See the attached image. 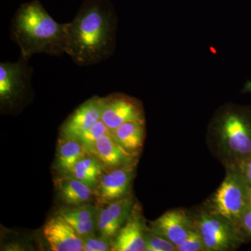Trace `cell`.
I'll return each mask as SVG.
<instances>
[{"mask_svg": "<svg viewBox=\"0 0 251 251\" xmlns=\"http://www.w3.org/2000/svg\"><path fill=\"white\" fill-rule=\"evenodd\" d=\"M117 29L116 12L109 0H85L66 23L65 54L79 66L103 62L115 52Z\"/></svg>", "mask_w": 251, "mask_h": 251, "instance_id": "obj_1", "label": "cell"}, {"mask_svg": "<svg viewBox=\"0 0 251 251\" xmlns=\"http://www.w3.org/2000/svg\"><path fill=\"white\" fill-rule=\"evenodd\" d=\"M239 229L244 237H251V209H246L241 218Z\"/></svg>", "mask_w": 251, "mask_h": 251, "instance_id": "obj_26", "label": "cell"}, {"mask_svg": "<svg viewBox=\"0 0 251 251\" xmlns=\"http://www.w3.org/2000/svg\"><path fill=\"white\" fill-rule=\"evenodd\" d=\"M103 98L93 97L81 104L62 126L64 138L77 140L81 134L101 120Z\"/></svg>", "mask_w": 251, "mask_h": 251, "instance_id": "obj_11", "label": "cell"}, {"mask_svg": "<svg viewBox=\"0 0 251 251\" xmlns=\"http://www.w3.org/2000/svg\"><path fill=\"white\" fill-rule=\"evenodd\" d=\"M133 165L115 168L101 176L94 191L99 204H108L127 196L134 175Z\"/></svg>", "mask_w": 251, "mask_h": 251, "instance_id": "obj_9", "label": "cell"}, {"mask_svg": "<svg viewBox=\"0 0 251 251\" xmlns=\"http://www.w3.org/2000/svg\"><path fill=\"white\" fill-rule=\"evenodd\" d=\"M28 62L21 56L17 62L0 64V100L3 105H12L30 90L33 69Z\"/></svg>", "mask_w": 251, "mask_h": 251, "instance_id": "obj_6", "label": "cell"}, {"mask_svg": "<svg viewBox=\"0 0 251 251\" xmlns=\"http://www.w3.org/2000/svg\"><path fill=\"white\" fill-rule=\"evenodd\" d=\"M44 236L52 251H83L82 238L59 215L51 218L46 222Z\"/></svg>", "mask_w": 251, "mask_h": 251, "instance_id": "obj_12", "label": "cell"}, {"mask_svg": "<svg viewBox=\"0 0 251 251\" xmlns=\"http://www.w3.org/2000/svg\"><path fill=\"white\" fill-rule=\"evenodd\" d=\"M149 229L157 235L166 238L176 246H181L194 227L192 217L182 209L170 210L150 223Z\"/></svg>", "mask_w": 251, "mask_h": 251, "instance_id": "obj_10", "label": "cell"}, {"mask_svg": "<svg viewBox=\"0 0 251 251\" xmlns=\"http://www.w3.org/2000/svg\"><path fill=\"white\" fill-rule=\"evenodd\" d=\"M81 237L92 235L97 229V218L85 222H68Z\"/></svg>", "mask_w": 251, "mask_h": 251, "instance_id": "obj_24", "label": "cell"}, {"mask_svg": "<svg viewBox=\"0 0 251 251\" xmlns=\"http://www.w3.org/2000/svg\"><path fill=\"white\" fill-rule=\"evenodd\" d=\"M110 131V129L105 126V124L101 120H100V121L94 124L91 128L84 132L82 134H81L77 138V140H78L83 145L87 153L90 154L91 150H92L97 140L100 136L106 134Z\"/></svg>", "mask_w": 251, "mask_h": 251, "instance_id": "obj_20", "label": "cell"}, {"mask_svg": "<svg viewBox=\"0 0 251 251\" xmlns=\"http://www.w3.org/2000/svg\"><path fill=\"white\" fill-rule=\"evenodd\" d=\"M10 34L21 57L29 60L36 54H65L66 23L57 22L39 0L19 6L11 21Z\"/></svg>", "mask_w": 251, "mask_h": 251, "instance_id": "obj_2", "label": "cell"}, {"mask_svg": "<svg viewBox=\"0 0 251 251\" xmlns=\"http://www.w3.org/2000/svg\"><path fill=\"white\" fill-rule=\"evenodd\" d=\"M176 247L171 241L153 233L148 227L146 235V251H175Z\"/></svg>", "mask_w": 251, "mask_h": 251, "instance_id": "obj_21", "label": "cell"}, {"mask_svg": "<svg viewBox=\"0 0 251 251\" xmlns=\"http://www.w3.org/2000/svg\"><path fill=\"white\" fill-rule=\"evenodd\" d=\"M87 154L78 140L62 137L57 148V166L64 175H72L75 164Z\"/></svg>", "mask_w": 251, "mask_h": 251, "instance_id": "obj_17", "label": "cell"}, {"mask_svg": "<svg viewBox=\"0 0 251 251\" xmlns=\"http://www.w3.org/2000/svg\"><path fill=\"white\" fill-rule=\"evenodd\" d=\"M210 130L226 165L234 164L251 155V112L249 108L225 105L216 112Z\"/></svg>", "mask_w": 251, "mask_h": 251, "instance_id": "obj_3", "label": "cell"}, {"mask_svg": "<svg viewBox=\"0 0 251 251\" xmlns=\"http://www.w3.org/2000/svg\"><path fill=\"white\" fill-rule=\"evenodd\" d=\"M85 251H111L112 242L103 237H95L92 235L82 238Z\"/></svg>", "mask_w": 251, "mask_h": 251, "instance_id": "obj_23", "label": "cell"}, {"mask_svg": "<svg viewBox=\"0 0 251 251\" xmlns=\"http://www.w3.org/2000/svg\"><path fill=\"white\" fill-rule=\"evenodd\" d=\"M192 219L206 251H232L244 242V236L238 227L209 208L202 209Z\"/></svg>", "mask_w": 251, "mask_h": 251, "instance_id": "obj_5", "label": "cell"}, {"mask_svg": "<svg viewBox=\"0 0 251 251\" xmlns=\"http://www.w3.org/2000/svg\"><path fill=\"white\" fill-rule=\"evenodd\" d=\"M99 209L97 206L85 204L70 209H63L59 211L58 215L67 222H85L96 219Z\"/></svg>", "mask_w": 251, "mask_h": 251, "instance_id": "obj_19", "label": "cell"}, {"mask_svg": "<svg viewBox=\"0 0 251 251\" xmlns=\"http://www.w3.org/2000/svg\"><path fill=\"white\" fill-rule=\"evenodd\" d=\"M249 187H251V155L234 163Z\"/></svg>", "mask_w": 251, "mask_h": 251, "instance_id": "obj_25", "label": "cell"}, {"mask_svg": "<svg viewBox=\"0 0 251 251\" xmlns=\"http://www.w3.org/2000/svg\"><path fill=\"white\" fill-rule=\"evenodd\" d=\"M71 175L94 188L103 175V166L95 157L87 154L77 162Z\"/></svg>", "mask_w": 251, "mask_h": 251, "instance_id": "obj_18", "label": "cell"}, {"mask_svg": "<svg viewBox=\"0 0 251 251\" xmlns=\"http://www.w3.org/2000/svg\"><path fill=\"white\" fill-rule=\"evenodd\" d=\"M112 136L122 148L136 154L143 146L145 134V120L126 122L110 130Z\"/></svg>", "mask_w": 251, "mask_h": 251, "instance_id": "obj_16", "label": "cell"}, {"mask_svg": "<svg viewBox=\"0 0 251 251\" xmlns=\"http://www.w3.org/2000/svg\"><path fill=\"white\" fill-rule=\"evenodd\" d=\"M176 251H206L202 237L193 227L185 242L176 248Z\"/></svg>", "mask_w": 251, "mask_h": 251, "instance_id": "obj_22", "label": "cell"}, {"mask_svg": "<svg viewBox=\"0 0 251 251\" xmlns=\"http://www.w3.org/2000/svg\"><path fill=\"white\" fill-rule=\"evenodd\" d=\"M145 120L143 106L138 99L121 93L103 98L101 121L112 130L134 120Z\"/></svg>", "mask_w": 251, "mask_h": 251, "instance_id": "obj_7", "label": "cell"}, {"mask_svg": "<svg viewBox=\"0 0 251 251\" xmlns=\"http://www.w3.org/2000/svg\"><path fill=\"white\" fill-rule=\"evenodd\" d=\"M247 208L251 209V187L249 188L248 191Z\"/></svg>", "mask_w": 251, "mask_h": 251, "instance_id": "obj_27", "label": "cell"}, {"mask_svg": "<svg viewBox=\"0 0 251 251\" xmlns=\"http://www.w3.org/2000/svg\"><path fill=\"white\" fill-rule=\"evenodd\" d=\"M148 231L141 209L133 204L129 216L112 241L111 251H146Z\"/></svg>", "mask_w": 251, "mask_h": 251, "instance_id": "obj_8", "label": "cell"}, {"mask_svg": "<svg viewBox=\"0 0 251 251\" xmlns=\"http://www.w3.org/2000/svg\"><path fill=\"white\" fill-rule=\"evenodd\" d=\"M90 154L95 157L102 166L111 170L132 164L136 156L119 145L112 136L110 131L97 140Z\"/></svg>", "mask_w": 251, "mask_h": 251, "instance_id": "obj_14", "label": "cell"}, {"mask_svg": "<svg viewBox=\"0 0 251 251\" xmlns=\"http://www.w3.org/2000/svg\"><path fill=\"white\" fill-rule=\"evenodd\" d=\"M57 193L62 202L69 206H79L90 202L94 195L93 188L72 175L64 176L55 181Z\"/></svg>", "mask_w": 251, "mask_h": 251, "instance_id": "obj_15", "label": "cell"}, {"mask_svg": "<svg viewBox=\"0 0 251 251\" xmlns=\"http://www.w3.org/2000/svg\"><path fill=\"white\" fill-rule=\"evenodd\" d=\"M133 206L132 198L127 196L99 209L97 226L100 236L110 240L114 239L129 216Z\"/></svg>", "mask_w": 251, "mask_h": 251, "instance_id": "obj_13", "label": "cell"}, {"mask_svg": "<svg viewBox=\"0 0 251 251\" xmlns=\"http://www.w3.org/2000/svg\"><path fill=\"white\" fill-rule=\"evenodd\" d=\"M226 166V177L211 198L208 208L239 228V221L247 209L249 186L234 165Z\"/></svg>", "mask_w": 251, "mask_h": 251, "instance_id": "obj_4", "label": "cell"}]
</instances>
